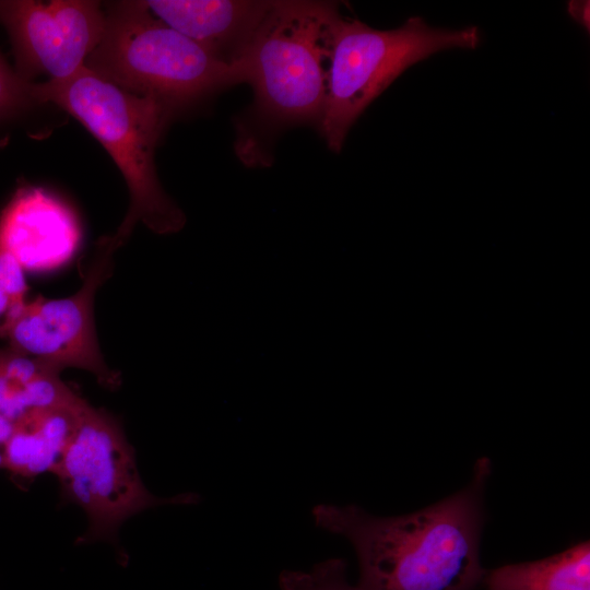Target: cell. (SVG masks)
Returning a JSON list of instances; mask_svg holds the SVG:
<instances>
[{"instance_id":"cell-9","label":"cell","mask_w":590,"mask_h":590,"mask_svg":"<svg viewBox=\"0 0 590 590\" xmlns=\"http://www.w3.org/2000/svg\"><path fill=\"white\" fill-rule=\"evenodd\" d=\"M73 211L36 187L19 189L0 215V250L24 271H48L68 262L81 243Z\"/></svg>"},{"instance_id":"cell-10","label":"cell","mask_w":590,"mask_h":590,"mask_svg":"<svg viewBox=\"0 0 590 590\" xmlns=\"http://www.w3.org/2000/svg\"><path fill=\"white\" fill-rule=\"evenodd\" d=\"M150 12L234 68L244 55L271 0H149Z\"/></svg>"},{"instance_id":"cell-18","label":"cell","mask_w":590,"mask_h":590,"mask_svg":"<svg viewBox=\"0 0 590 590\" xmlns=\"http://www.w3.org/2000/svg\"><path fill=\"white\" fill-rule=\"evenodd\" d=\"M24 304H14L8 295L0 275V338H5L11 323L21 314Z\"/></svg>"},{"instance_id":"cell-3","label":"cell","mask_w":590,"mask_h":590,"mask_svg":"<svg viewBox=\"0 0 590 590\" xmlns=\"http://www.w3.org/2000/svg\"><path fill=\"white\" fill-rule=\"evenodd\" d=\"M37 102L52 103L79 120L106 149L121 172L130 202L115 234L107 236L119 249L141 222L151 232H179L186 215L165 192L156 173V145L177 115L161 102L130 93L87 68L74 75L33 84Z\"/></svg>"},{"instance_id":"cell-21","label":"cell","mask_w":590,"mask_h":590,"mask_svg":"<svg viewBox=\"0 0 590 590\" xmlns=\"http://www.w3.org/2000/svg\"><path fill=\"white\" fill-rule=\"evenodd\" d=\"M14 389L9 384L8 379L4 376V373L1 367L0 363V406L3 404V402L7 400V398L11 394V392Z\"/></svg>"},{"instance_id":"cell-8","label":"cell","mask_w":590,"mask_h":590,"mask_svg":"<svg viewBox=\"0 0 590 590\" xmlns=\"http://www.w3.org/2000/svg\"><path fill=\"white\" fill-rule=\"evenodd\" d=\"M0 22L13 47L16 73L64 80L85 67L102 39L106 12L97 1L1 0Z\"/></svg>"},{"instance_id":"cell-20","label":"cell","mask_w":590,"mask_h":590,"mask_svg":"<svg viewBox=\"0 0 590 590\" xmlns=\"http://www.w3.org/2000/svg\"><path fill=\"white\" fill-rule=\"evenodd\" d=\"M15 428L16 423L0 413V447L3 448L15 432Z\"/></svg>"},{"instance_id":"cell-2","label":"cell","mask_w":590,"mask_h":590,"mask_svg":"<svg viewBox=\"0 0 590 590\" xmlns=\"http://www.w3.org/2000/svg\"><path fill=\"white\" fill-rule=\"evenodd\" d=\"M338 2L274 0L239 66L253 103L237 123L235 149L249 166L271 162L272 140L288 127H318L326 106Z\"/></svg>"},{"instance_id":"cell-11","label":"cell","mask_w":590,"mask_h":590,"mask_svg":"<svg viewBox=\"0 0 590 590\" xmlns=\"http://www.w3.org/2000/svg\"><path fill=\"white\" fill-rule=\"evenodd\" d=\"M486 590H590V543L553 556L505 565L488 573Z\"/></svg>"},{"instance_id":"cell-12","label":"cell","mask_w":590,"mask_h":590,"mask_svg":"<svg viewBox=\"0 0 590 590\" xmlns=\"http://www.w3.org/2000/svg\"><path fill=\"white\" fill-rule=\"evenodd\" d=\"M4 469L23 479L45 472L55 473L61 456L28 424L16 422V428L2 448Z\"/></svg>"},{"instance_id":"cell-1","label":"cell","mask_w":590,"mask_h":590,"mask_svg":"<svg viewBox=\"0 0 590 590\" xmlns=\"http://www.w3.org/2000/svg\"><path fill=\"white\" fill-rule=\"evenodd\" d=\"M489 467L480 459L464 488L411 514L375 517L354 505L321 504L312 516L354 546L361 590H472L484 576L480 542Z\"/></svg>"},{"instance_id":"cell-15","label":"cell","mask_w":590,"mask_h":590,"mask_svg":"<svg viewBox=\"0 0 590 590\" xmlns=\"http://www.w3.org/2000/svg\"><path fill=\"white\" fill-rule=\"evenodd\" d=\"M34 104L33 83L24 81L0 54V118Z\"/></svg>"},{"instance_id":"cell-22","label":"cell","mask_w":590,"mask_h":590,"mask_svg":"<svg viewBox=\"0 0 590 590\" xmlns=\"http://www.w3.org/2000/svg\"><path fill=\"white\" fill-rule=\"evenodd\" d=\"M0 469H4V458L2 449H0Z\"/></svg>"},{"instance_id":"cell-7","label":"cell","mask_w":590,"mask_h":590,"mask_svg":"<svg viewBox=\"0 0 590 590\" xmlns=\"http://www.w3.org/2000/svg\"><path fill=\"white\" fill-rule=\"evenodd\" d=\"M115 251L107 237H102L84 281L74 294L63 298L37 296L26 303L7 332L10 347L59 371L66 367L87 370L104 388L118 389L121 375L103 357L93 316L96 292L113 273Z\"/></svg>"},{"instance_id":"cell-4","label":"cell","mask_w":590,"mask_h":590,"mask_svg":"<svg viewBox=\"0 0 590 590\" xmlns=\"http://www.w3.org/2000/svg\"><path fill=\"white\" fill-rule=\"evenodd\" d=\"M105 12L102 39L85 68L113 84L178 114L240 83L234 68L155 17L143 1H118Z\"/></svg>"},{"instance_id":"cell-19","label":"cell","mask_w":590,"mask_h":590,"mask_svg":"<svg viewBox=\"0 0 590 590\" xmlns=\"http://www.w3.org/2000/svg\"><path fill=\"white\" fill-rule=\"evenodd\" d=\"M567 10L576 23L589 31V1H569Z\"/></svg>"},{"instance_id":"cell-17","label":"cell","mask_w":590,"mask_h":590,"mask_svg":"<svg viewBox=\"0 0 590 590\" xmlns=\"http://www.w3.org/2000/svg\"><path fill=\"white\" fill-rule=\"evenodd\" d=\"M0 275L4 288L14 304H24L27 284L24 269L9 252L0 250Z\"/></svg>"},{"instance_id":"cell-5","label":"cell","mask_w":590,"mask_h":590,"mask_svg":"<svg viewBox=\"0 0 590 590\" xmlns=\"http://www.w3.org/2000/svg\"><path fill=\"white\" fill-rule=\"evenodd\" d=\"M476 26L444 30L409 17L393 30H376L356 17L339 15L332 40L328 93L317 127L328 148L339 153L357 118L408 68L433 54L474 49Z\"/></svg>"},{"instance_id":"cell-6","label":"cell","mask_w":590,"mask_h":590,"mask_svg":"<svg viewBox=\"0 0 590 590\" xmlns=\"http://www.w3.org/2000/svg\"><path fill=\"white\" fill-rule=\"evenodd\" d=\"M66 502L79 506L88 527L76 544L107 541L114 544L122 523L161 505H192L196 493L157 497L140 476L133 447L118 420L104 409H86L80 427L55 473Z\"/></svg>"},{"instance_id":"cell-13","label":"cell","mask_w":590,"mask_h":590,"mask_svg":"<svg viewBox=\"0 0 590 590\" xmlns=\"http://www.w3.org/2000/svg\"><path fill=\"white\" fill-rule=\"evenodd\" d=\"M59 371L50 370L15 389L0 406V413L19 422L30 412L72 405L82 398L62 382Z\"/></svg>"},{"instance_id":"cell-16","label":"cell","mask_w":590,"mask_h":590,"mask_svg":"<svg viewBox=\"0 0 590 590\" xmlns=\"http://www.w3.org/2000/svg\"><path fill=\"white\" fill-rule=\"evenodd\" d=\"M0 363L5 378L14 390L25 386L44 373L59 371L47 363L12 347L0 350Z\"/></svg>"},{"instance_id":"cell-14","label":"cell","mask_w":590,"mask_h":590,"mask_svg":"<svg viewBox=\"0 0 590 590\" xmlns=\"http://www.w3.org/2000/svg\"><path fill=\"white\" fill-rule=\"evenodd\" d=\"M345 563L330 558L314 566L309 571L284 570L279 576L281 590H361L347 582Z\"/></svg>"}]
</instances>
